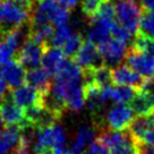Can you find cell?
<instances>
[{
	"mask_svg": "<svg viewBox=\"0 0 154 154\" xmlns=\"http://www.w3.org/2000/svg\"><path fill=\"white\" fill-rule=\"evenodd\" d=\"M138 34L154 40V11L142 10Z\"/></svg>",
	"mask_w": 154,
	"mask_h": 154,
	"instance_id": "d4e9b609",
	"label": "cell"
},
{
	"mask_svg": "<svg viewBox=\"0 0 154 154\" xmlns=\"http://www.w3.org/2000/svg\"><path fill=\"white\" fill-rule=\"evenodd\" d=\"M134 48L138 49L140 51H144V52L149 53V56H152L154 58V40L153 38H145L140 34H137L135 36V40L133 42Z\"/></svg>",
	"mask_w": 154,
	"mask_h": 154,
	"instance_id": "f546056e",
	"label": "cell"
},
{
	"mask_svg": "<svg viewBox=\"0 0 154 154\" xmlns=\"http://www.w3.org/2000/svg\"><path fill=\"white\" fill-rule=\"evenodd\" d=\"M44 50H45V47L43 44L38 43L32 38H27L23 44V47L16 53L15 59H17L25 70L29 72V70L41 67Z\"/></svg>",
	"mask_w": 154,
	"mask_h": 154,
	"instance_id": "277c9868",
	"label": "cell"
},
{
	"mask_svg": "<svg viewBox=\"0 0 154 154\" xmlns=\"http://www.w3.org/2000/svg\"><path fill=\"white\" fill-rule=\"evenodd\" d=\"M72 34L70 27L68 25H63V26H59V27H54V33H53L52 38L49 42L48 47H54V48H63L65 42L67 41L69 35Z\"/></svg>",
	"mask_w": 154,
	"mask_h": 154,
	"instance_id": "83f0119b",
	"label": "cell"
},
{
	"mask_svg": "<svg viewBox=\"0 0 154 154\" xmlns=\"http://www.w3.org/2000/svg\"><path fill=\"white\" fill-rule=\"evenodd\" d=\"M152 128L153 126H152V121L149 119V116H136L134 120L131 121L128 130L135 140L140 143L144 140L145 135Z\"/></svg>",
	"mask_w": 154,
	"mask_h": 154,
	"instance_id": "603a6c76",
	"label": "cell"
},
{
	"mask_svg": "<svg viewBox=\"0 0 154 154\" xmlns=\"http://www.w3.org/2000/svg\"><path fill=\"white\" fill-rule=\"evenodd\" d=\"M22 137L19 126L5 127L0 131V154H8L17 149Z\"/></svg>",
	"mask_w": 154,
	"mask_h": 154,
	"instance_id": "ac0fdd59",
	"label": "cell"
},
{
	"mask_svg": "<svg viewBox=\"0 0 154 154\" xmlns=\"http://www.w3.org/2000/svg\"><path fill=\"white\" fill-rule=\"evenodd\" d=\"M51 151L53 154H69L70 149L66 146V131L63 127L52 125L38 130V140L34 145V154Z\"/></svg>",
	"mask_w": 154,
	"mask_h": 154,
	"instance_id": "7a4b0ae2",
	"label": "cell"
},
{
	"mask_svg": "<svg viewBox=\"0 0 154 154\" xmlns=\"http://www.w3.org/2000/svg\"><path fill=\"white\" fill-rule=\"evenodd\" d=\"M0 72L5 78L9 90H16L26 84V72L24 67L19 63L17 59H11L10 61L1 66Z\"/></svg>",
	"mask_w": 154,
	"mask_h": 154,
	"instance_id": "5bb4252c",
	"label": "cell"
},
{
	"mask_svg": "<svg viewBox=\"0 0 154 154\" xmlns=\"http://www.w3.org/2000/svg\"><path fill=\"white\" fill-rule=\"evenodd\" d=\"M128 1H133V2H134V1H135V0H128Z\"/></svg>",
	"mask_w": 154,
	"mask_h": 154,
	"instance_id": "f35d334b",
	"label": "cell"
},
{
	"mask_svg": "<svg viewBox=\"0 0 154 154\" xmlns=\"http://www.w3.org/2000/svg\"><path fill=\"white\" fill-rule=\"evenodd\" d=\"M142 10L133 1L119 0L116 5V20L127 29L134 36L138 34Z\"/></svg>",
	"mask_w": 154,
	"mask_h": 154,
	"instance_id": "3957f363",
	"label": "cell"
},
{
	"mask_svg": "<svg viewBox=\"0 0 154 154\" xmlns=\"http://www.w3.org/2000/svg\"><path fill=\"white\" fill-rule=\"evenodd\" d=\"M128 106L135 116H151L154 112V97L149 93L140 90L136 92Z\"/></svg>",
	"mask_w": 154,
	"mask_h": 154,
	"instance_id": "d6986e66",
	"label": "cell"
},
{
	"mask_svg": "<svg viewBox=\"0 0 154 154\" xmlns=\"http://www.w3.org/2000/svg\"><path fill=\"white\" fill-rule=\"evenodd\" d=\"M106 100L115 102L117 104H129L130 101L134 99L137 90L134 87L125 86V85H111L103 88Z\"/></svg>",
	"mask_w": 154,
	"mask_h": 154,
	"instance_id": "ffe728a7",
	"label": "cell"
},
{
	"mask_svg": "<svg viewBox=\"0 0 154 154\" xmlns=\"http://www.w3.org/2000/svg\"><path fill=\"white\" fill-rule=\"evenodd\" d=\"M78 79H83V68L78 66L75 60L66 58L58 67L54 75V81L67 83Z\"/></svg>",
	"mask_w": 154,
	"mask_h": 154,
	"instance_id": "e0dca14e",
	"label": "cell"
},
{
	"mask_svg": "<svg viewBox=\"0 0 154 154\" xmlns=\"http://www.w3.org/2000/svg\"><path fill=\"white\" fill-rule=\"evenodd\" d=\"M111 25L112 23L102 20L96 17L91 18L90 27L87 31V40L97 47L111 38Z\"/></svg>",
	"mask_w": 154,
	"mask_h": 154,
	"instance_id": "9a60e30c",
	"label": "cell"
},
{
	"mask_svg": "<svg viewBox=\"0 0 154 154\" xmlns=\"http://www.w3.org/2000/svg\"><path fill=\"white\" fill-rule=\"evenodd\" d=\"M92 76H93V83L102 88L111 86L113 84L112 83V69L108 66H102L96 69H92Z\"/></svg>",
	"mask_w": 154,
	"mask_h": 154,
	"instance_id": "484cf974",
	"label": "cell"
},
{
	"mask_svg": "<svg viewBox=\"0 0 154 154\" xmlns=\"http://www.w3.org/2000/svg\"><path fill=\"white\" fill-rule=\"evenodd\" d=\"M51 78L52 76L43 67L35 68L26 72V84L35 87L43 95L49 93L50 88L52 86Z\"/></svg>",
	"mask_w": 154,
	"mask_h": 154,
	"instance_id": "2e32d148",
	"label": "cell"
},
{
	"mask_svg": "<svg viewBox=\"0 0 154 154\" xmlns=\"http://www.w3.org/2000/svg\"><path fill=\"white\" fill-rule=\"evenodd\" d=\"M146 78L133 70L126 63H121L118 67L112 68V83L113 85H125L134 87L135 90L140 91L144 86Z\"/></svg>",
	"mask_w": 154,
	"mask_h": 154,
	"instance_id": "7c38bea8",
	"label": "cell"
},
{
	"mask_svg": "<svg viewBox=\"0 0 154 154\" xmlns=\"http://www.w3.org/2000/svg\"><path fill=\"white\" fill-rule=\"evenodd\" d=\"M1 38H0V40H1Z\"/></svg>",
	"mask_w": 154,
	"mask_h": 154,
	"instance_id": "ab89813d",
	"label": "cell"
},
{
	"mask_svg": "<svg viewBox=\"0 0 154 154\" xmlns=\"http://www.w3.org/2000/svg\"><path fill=\"white\" fill-rule=\"evenodd\" d=\"M111 35L113 36V38H117L121 42H125L126 44L128 42H131V38L134 36L128 29H125L117 20H115L111 25Z\"/></svg>",
	"mask_w": 154,
	"mask_h": 154,
	"instance_id": "4dcf8cb0",
	"label": "cell"
},
{
	"mask_svg": "<svg viewBox=\"0 0 154 154\" xmlns=\"http://www.w3.org/2000/svg\"><path fill=\"white\" fill-rule=\"evenodd\" d=\"M74 59L77 65L81 66L83 69H96L102 66H106L97 47L88 40L84 42Z\"/></svg>",
	"mask_w": 154,
	"mask_h": 154,
	"instance_id": "30bf717a",
	"label": "cell"
},
{
	"mask_svg": "<svg viewBox=\"0 0 154 154\" xmlns=\"http://www.w3.org/2000/svg\"><path fill=\"white\" fill-rule=\"evenodd\" d=\"M142 10L154 11V0H142Z\"/></svg>",
	"mask_w": 154,
	"mask_h": 154,
	"instance_id": "8d00e7d4",
	"label": "cell"
},
{
	"mask_svg": "<svg viewBox=\"0 0 154 154\" xmlns=\"http://www.w3.org/2000/svg\"><path fill=\"white\" fill-rule=\"evenodd\" d=\"M56 1L58 2V5L66 10L74 9L78 4V0H56Z\"/></svg>",
	"mask_w": 154,
	"mask_h": 154,
	"instance_id": "836d02e7",
	"label": "cell"
},
{
	"mask_svg": "<svg viewBox=\"0 0 154 154\" xmlns=\"http://www.w3.org/2000/svg\"><path fill=\"white\" fill-rule=\"evenodd\" d=\"M32 10L14 0H0V38L29 22Z\"/></svg>",
	"mask_w": 154,
	"mask_h": 154,
	"instance_id": "6da1fadb",
	"label": "cell"
},
{
	"mask_svg": "<svg viewBox=\"0 0 154 154\" xmlns=\"http://www.w3.org/2000/svg\"><path fill=\"white\" fill-rule=\"evenodd\" d=\"M94 17L113 23L116 20V5L112 2V0H104Z\"/></svg>",
	"mask_w": 154,
	"mask_h": 154,
	"instance_id": "f1b7e54d",
	"label": "cell"
},
{
	"mask_svg": "<svg viewBox=\"0 0 154 154\" xmlns=\"http://www.w3.org/2000/svg\"><path fill=\"white\" fill-rule=\"evenodd\" d=\"M7 87H8V85H7V83H6L5 78L2 76V74L0 72V100L6 95V90H7Z\"/></svg>",
	"mask_w": 154,
	"mask_h": 154,
	"instance_id": "d590c367",
	"label": "cell"
},
{
	"mask_svg": "<svg viewBox=\"0 0 154 154\" xmlns=\"http://www.w3.org/2000/svg\"><path fill=\"white\" fill-rule=\"evenodd\" d=\"M59 118V116L44 106H35L25 109V121L36 130L44 129L47 127L56 125V121Z\"/></svg>",
	"mask_w": 154,
	"mask_h": 154,
	"instance_id": "9c48e42d",
	"label": "cell"
},
{
	"mask_svg": "<svg viewBox=\"0 0 154 154\" xmlns=\"http://www.w3.org/2000/svg\"><path fill=\"white\" fill-rule=\"evenodd\" d=\"M125 63L144 78L154 76V58L134 47L128 49Z\"/></svg>",
	"mask_w": 154,
	"mask_h": 154,
	"instance_id": "5b68a950",
	"label": "cell"
},
{
	"mask_svg": "<svg viewBox=\"0 0 154 154\" xmlns=\"http://www.w3.org/2000/svg\"><path fill=\"white\" fill-rule=\"evenodd\" d=\"M84 38H83L82 34L79 33H72L69 35V38H67V41L65 42L63 49L65 56L69 59L75 58L76 54L78 53L79 49L82 48V45L84 44Z\"/></svg>",
	"mask_w": 154,
	"mask_h": 154,
	"instance_id": "cb8c5ba5",
	"label": "cell"
},
{
	"mask_svg": "<svg viewBox=\"0 0 154 154\" xmlns=\"http://www.w3.org/2000/svg\"><path fill=\"white\" fill-rule=\"evenodd\" d=\"M104 0H83L82 1V10L87 17L93 18L96 15L97 10L100 8Z\"/></svg>",
	"mask_w": 154,
	"mask_h": 154,
	"instance_id": "1f68e13d",
	"label": "cell"
},
{
	"mask_svg": "<svg viewBox=\"0 0 154 154\" xmlns=\"http://www.w3.org/2000/svg\"><path fill=\"white\" fill-rule=\"evenodd\" d=\"M56 82L60 83L63 87V99L66 102L67 109L72 111H79L85 104V90H84V83L83 79L72 81V82Z\"/></svg>",
	"mask_w": 154,
	"mask_h": 154,
	"instance_id": "ba28073f",
	"label": "cell"
},
{
	"mask_svg": "<svg viewBox=\"0 0 154 154\" xmlns=\"http://www.w3.org/2000/svg\"><path fill=\"white\" fill-rule=\"evenodd\" d=\"M83 154H110V149H108L101 140L96 138V140L87 147L86 151Z\"/></svg>",
	"mask_w": 154,
	"mask_h": 154,
	"instance_id": "d6a6232c",
	"label": "cell"
},
{
	"mask_svg": "<svg viewBox=\"0 0 154 154\" xmlns=\"http://www.w3.org/2000/svg\"><path fill=\"white\" fill-rule=\"evenodd\" d=\"M110 154H140L138 153V143L131 136V134H128L127 138L120 144L110 149Z\"/></svg>",
	"mask_w": 154,
	"mask_h": 154,
	"instance_id": "4316f807",
	"label": "cell"
},
{
	"mask_svg": "<svg viewBox=\"0 0 154 154\" xmlns=\"http://www.w3.org/2000/svg\"><path fill=\"white\" fill-rule=\"evenodd\" d=\"M66 58L67 57L65 56L61 48L47 47L43 52V56H42L41 65L51 76L54 77L58 67L60 66V63H63Z\"/></svg>",
	"mask_w": 154,
	"mask_h": 154,
	"instance_id": "44dd1931",
	"label": "cell"
},
{
	"mask_svg": "<svg viewBox=\"0 0 154 154\" xmlns=\"http://www.w3.org/2000/svg\"><path fill=\"white\" fill-rule=\"evenodd\" d=\"M97 49L104 60V63H106L111 69L122 63L128 51L127 44L117 38H110L104 43L99 44Z\"/></svg>",
	"mask_w": 154,
	"mask_h": 154,
	"instance_id": "8992f818",
	"label": "cell"
},
{
	"mask_svg": "<svg viewBox=\"0 0 154 154\" xmlns=\"http://www.w3.org/2000/svg\"><path fill=\"white\" fill-rule=\"evenodd\" d=\"M43 96L41 92L29 84L13 90L10 93V97L15 104L24 110L35 106H43Z\"/></svg>",
	"mask_w": 154,
	"mask_h": 154,
	"instance_id": "8fae6325",
	"label": "cell"
},
{
	"mask_svg": "<svg viewBox=\"0 0 154 154\" xmlns=\"http://www.w3.org/2000/svg\"><path fill=\"white\" fill-rule=\"evenodd\" d=\"M0 116L5 127L20 126L25 122V110L15 104L7 94L0 100Z\"/></svg>",
	"mask_w": 154,
	"mask_h": 154,
	"instance_id": "4fadbf2b",
	"label": "cell"
},
{
	"mask_svg": "<svg viewBox=\"0 0 154 154\" xmlns=\"http://www.w3.org/2000/svg\"><path fill=\"white\" fill-rule=\"evenodd\" d=\"M134 112L128 104H117L110 108L106 112V127L115 131H124L129 128L131 121L134 120Z\"/></svg>",
	"mask_w": 154,
	"mask_h": 154,
	"instance_id": "52a82bcc",
	"label": "cell"
},
{
	"mask_svg": "<svg viewBox=\"0 0 154 154\" xmlns=\"http://www.w3.org/2000/svg\"><path fill=\"white\" fill-rule=\"evenodd\" d=\"M149 119H151V121H152V126H153V128H154V112L149 116Z\"/></svg>",
	"mask_w": 154,
	"mask_h": 154,
	"instance_id": "74e56055",
	"label": "cell"
},
{
	"mask_svg": "<svg viewBox=\"0 0 154 154\" xmlns=\"http://www.w3.org/2000/svg\"><path fill=\"white\" fill-rule=\"evenodd\" d=\"M96 130L91 128L90 126H83L78 130L76 138L72 145L70 152L72 154H83L90 145L96 140L95 138Z\"/></svg>",
	"mask_w": 154,
	"mask_h": 154,
	"instance_id": "7402d4cb",
	"label": "cell"
},
{
	"mask_svg": "<svg viewBox=\"0 0 154 154\" xmlns=\"http://www.w3.org/2000/svg\"><path fill=\"white\" fill-rule=\"evenodd\" d=\"M142 90L149 93V94L154 97V76L149 77V78H146L144 86L142 87Z\"/></svg>",
	"mask_w": 154,
	"mask_h": 154,
	"instance_id": "e575fe53",
	"label": "cell"
}]
</instances>
